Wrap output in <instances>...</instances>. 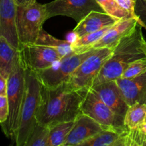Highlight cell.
<instances>
[{
	"label": "cell",
	"mask_w": 146,
	"mask_h": 146,
	"mask_svg": "<svg viewBox=\"0 0 146 146\" xmlns=\"http://www.w3.org/2000/svg\"><path fill=\"white\" fill-rule=\"evenodd\" d=\"M48 19L46 4L36 1L27 5H17V30L21 46L36 43Z\"/></svg>",
	"instance_id": "cell-5"
},
{
	"label": "cell",
	"mask_w": 146,
	"mask_h": 146,
	"mask_svg": "<svg viewBox=\"0 0 146 146\" xmlns=\"http://www.w3.org/2000/svg\"><path fill=\"white\" fill-rule=\"evenodd\" d=\"M17 7L15 0H0V36L13 47L20 50L17 30Z\"/></svg>",
	"instance_id": "cell-12"
},
{
	"label": "cell",
	"mask_w": 146,
	"mask_h": 146,
	"mask_svg": "<svg viewBox=\"0 0 146 146\" xmlns=\"http://www.w3.org/2000/svg\"><path fill=\"white\" fill-rule=\"evenodd\" d=\"M146 116V104L136 103L129 106L124 118V123L128 129H133L142 125Z\"/></svg>",
	"instance_id": "cell-21"
},
{
	"label": "cell",
	"mask_w": 146,
	"mask_h": 146,
	"mask_svg": "<svg viewBox=\"0 0 146 146\" xmlns=\"http://www.w3.org/2000/svg\"><path fill=\"white\" fill-rule=\"evenodd\" d=\"M115 81L128 106L146 104V72L134 78H119Z\"/></svg>",
	"instance_id": "cell-16"
},
{
	"label": "cell",
	"mask_w": 146,
	"mask_h": 146,
	"mask_svg": "<svg viewBox=\"0 0 146 146\" xmlns=\"http://www.w3.org/2000/svg\"><path fill=\"white\" fill-rule=\"evenodd\" d=\"M127 146H146V123L130 129L127 134Z\"/></svg>",
	"instance_id": "cell-24"
},
{
	"label": "cell",
	"mask_w": 146,
	"mask_h": 146,
	"mask_svg": "<svg viewBox=\"0 0 146 146\" xmlns=\"http://www.w3.org/2000/svg\"><path fill=\"white\" fill-rule=\"evenodd\" d=\"M8 88V78L0 75V95L7 96Z\"/></svg>",
	"instance_id": "cell-29"
},
{
	"label": "cell",
	"mask_w": 146,
	"mask_h": 146,
	"mask_svg": "<svg viewBox=\"0 0 146 146\" xmlns=\"http://www.w3.org/2000/svg\"><path fill=\"white\" fill-rule=\"evenodd\" d=\"M128 131L120 133L112 130H105L81 146H127L126 135Z\"/></svg>",
	"instance_id": "cell-18"
},
{
	"label": "cell",
	"mask_w": 146,
	"mask_h": 146,
	"mask_svg": "<svg viewBox=\"0 0 146 146\" xmlns=\"http://www.w3.org/2000/svg\"><path fill=\"white\" fill-rule=\"evenodd\" d=\"M19 59V50L13 47L4 37L0 36V75L9 78Z\"/></svg>",
	"instance_id": "cell-17"
},
{
	"label": "cell",
	"mask_w": 146,
	"mask_h": 146,
	"mask_svg": "<svg viewBox=\"0 0 146 146\" xmlns=\"http://www.w3.org/2000/svg\"><path fill=\"white\" fill-rule=\"evenodd\" d=\"M81 111L82 113L112 131L123 133L130 130L125 125L123 117L115 114L91 89L86 94L81 103Z\"/></svg>",
	"instance_id": "cell-8"
},
{
	"label": "cell",
	"mask_w": 146,
	"mask_h": 146,
	"mask_svg": "<svg viewBox=\"0 0 146 146\" xmlns=\"http://www.w3.org/2000/svg\"><path fill=\"white\" fill-rule=\"evenodd\" d=\"M35 44L51 47L55 49L62 57L66 56L74 51L72 41L58 39L51 34H48L43 29L40 32Z\"/></svg>",
	"instance_id": "cell-19"
},
{
	"label": "cell",
	"mask_w": 146,
	"mask_h": 146,
	"mask_svg": "<svg viewBox=\"0 0 146 146\" xmlns=\"http://www.w3.org/2000/svg\"><path fill=\"white\" fill-rule=\"evenodd\" d=\"M36 0H15L17 5H27V4H31V3L34 2Z\"/></svg>",
	"instance_id": "cell-30"
},
{
	"label": "cell",
	"mask_w": 146,
	"mask_h": 146,
	"mask_svg": "<svg viewBox=\"0 0 146 146\" xmlns=\"http://www.w3.org/2000/svg\"><path fill=\"white\" fill-rule=\"evenodd\" d=\"M87 91L70 89L66 84L52 88L42 85L36 121L51 127L60 123L75 121L81 113V103Z\"/></svg>",
	"instance_id": "cell-1"
},
{
	"label": "cell",
	"mask_w": 146,
	"mask_h": 146,
	"mask_svg": "<svg viewBox=\"0 0 146 146\" xmlns=\"http://www.w3.org/2000/svg\"><path fill=\"white\" fill-rule=\"evenodd\" d=\"M105 130L111 129L81 113L74 121L64 146H81L84 142Z\"/></svg>",
	"instance_id": "cell-11"
},
{
	"label": "cell",
	"mask_w": 146,
	"mask_h": 146,
	"mask_svg": "<svg viewBox=\"0 0 146 146\" xmlns=\"http://www.w3.org/2000/svg\"><path fill=\"white\" fill-rule=\"evenodd\" d=\"M144 123H146V116H145V122Z\"/></svg>",
	"instance_id": "cell-31"
},
{
	"label": "cell",
	"mask_w": 146,
	"mask_h": 146,
	"mask_svg": "<svg viewBox=\"0 0 146 146\" xmlns=\"http://www.w3.org/2000/svg\"><path fill=\"white\" fill-rule=\"evenodd\" d=\"M113 49L104 48L97 49L90 55L73 73L66 85L74 91H87L93 86L104 64L112 56Z\"/></svg>",
	"instance_id": "cell-6"
},
{
	"label": "cell",
	"mask_w": 146,
	"mask_h": 146,
	"mask_svg": "<svg viewBox=\"0 0 146 146\" xmlns=\"http://www.w3.org/2000/svg\"><path fill=\"white\" fill-rule=\"evenodd\" d=\"M117 115L125 118L129 106L117 84L116 81H110L98 84L91 88Z\"/></svg>",
	"instance_id": "cell-13"
},
{
	"label": "cell",
	"mask_w": 146,
	"mask_h": 146,
	"mask_svg": "<svg viewBox=\"0 0 146 146\" xmlns=\"http://www.w3.org/2000/svg\"><path fill=\"white\" fill-rule=\"evenodd\" d=\"M26 94L21 109L20 123L15 135L17 146H24L37 123L36 115L41 101L42 84L36 74L26 68Z\"/></svg>",
	"instance_id": "cell-4"
},
{
	"label": "cell",
	"mask_w": 146,
	"mask_h": 146,
	"mask_svg": "<svg viewBox=\"0 0 146 146\" xmlns=\"http://www.w3.org/2000/svg\"><path fill=\"white\" fill-rule=\"evenodd\" d=\"M146 72V57L131 63L121 76L122 78H131Z\"/></svg>",
	"instance_id": "cell-25"
},
{
	"label": "cell",
	"mask_w": 146,
	"mask_h": 146,
	"mask_svg": "<svg viewBox=\"0 0 146 146\" xmlns=\"http://www.w3.org/2000/svg\"><path fill=\"white\" fill-rule=\"evenodd\" d=\"M135 16L139 24L146 29V0H135Z\"/></svg>",
	"instance_id": "cell-26"
},
{
	"label": "cell",
	"mask_w": 146,
	"mask_h": 146,
	"mask_svg": "<svg viewBox=\"0 0 146 146\" xmlns=\"http://www.w3.org/2000/svg\"><path fill=\"white\" fill-rule=\"evenodd\" d=\"M120 6L129 11L131 15L135 18V0H115Z\"/></svg>",
	"instance_id": "cell-28"
},
{
	"label": "cell",
	"mask_w": 146,
	"mask_h": 146,
	"mask_svg": "<svg viewBox=\"0 0 146 146\" xmlns=\"http://www.w3.org/2000/svg\"><path fill=\"white\" fill-rule=\"evenodd\" d=\"M74 123V121H72L60 123L49 127L48 146H64Z\"/></svg>",
	"instance_id": "cell-20"
},
{
	"label": "cell",
	"mask_w": 146,
	"mask_h": 146,
	"mask_svg": "<svg viewBox=\"0 0 146 146\" xmlns=\"http://www.w3.org/2000/svg\"><path fill=\"white\" fill-rule=\"evenodd\" d=\"M122 19L113 17L106 12L92 11L81 21L73 30L76 38H79L86 34L99 31L108 27H111Z\"/></svg>",
	"instance_id": "cell-14"
},
{
	"label": "cell",
	"mask_w": 146,
	"mask_h": 146,
	"mask_svg": "<svg viewBox=\"0 0 146 146\" xmlns=\"http://www.w3.org/2000/svg\"><path fill=\"white\" fill-rule=\"evenodd\" d=\"M138 22V20L135 17L122 19L118 23L111 27L101 39L87 48L85 51L92 48L99 49V48H108L114 49V48L122 39L123 37L128 34Z\"/></svg>",
	"instance_id": "cell-15"
},
{
	"label": "cell",
	"mask_w": 146,
	"mask_h": 146,
	"mask_svg": "<svg viewBox=\"0 0 146 146\" xmlns=\"http://www.w3.org/2000/svg\"><path fill=\"white\" fill-rule=\"evenodd\" d=\"M48 19L56 16H66L77 23L91 11L105 12L96 0H54L46 4Z\"/></svg>",
	"instance_id": "cell-10"
},
{
	"label": "cell",
	"mask_w": 146,
	"mask_h": 146,
	"mask_svg": "<svg viewBox=\"0 0 146 146\" xmlns=\"http://www.w3.org/2000/svg\"><path fill=\"white\" fill-rule=\"evenodd\" d=\"M19 51L26 68L34 72L50 68L63 58L54 48L35 43L23 44Z\"/></svg>",
	"instance_id": "cell-9"
},
{
	"label": "cell",
	"mask_w": 146,
	"mask_h": 146,
	"mask_svg": "<svg viewBox=\"0 0 146 146\" xmlns=\"http://www.w3.org/2000/svg\"><path fill=\"white\" fill-rule=\"evenodd\" d=\"M9 116V104L7 96L0 95V123L7 121Z\"/></svg>",
	"instance_id": "cell-27"
},
{
	"label": "cell",
	"mask_w": 146,
	"mask_h": 146,
	"mask_svg": "<svg viewBox=\"0 0 146 146\" xmlns=\"http://www.w3.org/2000/svg\"><path fill=\"white\" fill-rule=\"evenodd\" d=\"M49 131V127L37 122L24 146H48Z\"/></svg>",
	"instance_id": "cell-22"
},
{
	"label": "cell",
	"mask_w": 146,
	"mask_h": 146,
	"mask_svg": "<svg viewBox=\"0 0 146 146\" xmlns=\"http://www.w3.org/2000/svg\"><path fill=\"white\" fill-rule=\"evenodd\" d=\"M142 26L138 22L114 48L112 56L106 61L93 86L121 78L125 70L133 61L146 57V41Z\"/></svg>",
	"instance_id": "cell-2"
},
{
	"label": "cell",
	"mask_w": 146,
	"mask_h": 146,
	"mask_svg": "<svg viewBox=\"0 0 146 146\" xmlns=\"http://www.w3.org/2000/svg\"><path fill=\"white\" fill-rule=\"evenodd\" d=\"M106 13L119 19H125L133 17L131 13L121 6H120L115 0H96Z\"/></svg>",
	"instance_id": "cell-23"
},
{
	"label": "cell",
	"mask_w": 146,
	"mask_h": 146,
	"mask_svg": "<svg viewBox=\"0 0 146 146\" xmlns=\"http://www.w3.org/2000/svg\"><path fill=\"white\" fill-rule=\"evenodd\" d=\"M96 50L92 48L81 54L73 51L50 68L34 73L44 86L56 88L66 83L80 64Z\"/></svg>",
	"instance_id": "cell-7"
},
{
	"label": "cell",
	"mask_w": 146,
	"mask_h": 146,
	"mask_svg": "<svg viewBox=\"0 0 146 146\" xmlns=\"http://www.w3.org/2000/svg\"><path fill=\"white\" fill-rule=\"evenodd\" d=\"M26 67L20 56V59L8 78L7 99L9 116L7 121L1 124L7 135L15 137L21 118V109L26 94Z\"/></svg>",
	"instance_id": "cell-3"
}]
</instances>
